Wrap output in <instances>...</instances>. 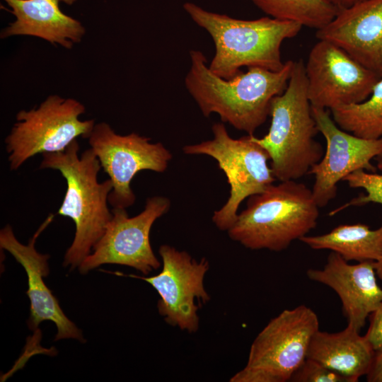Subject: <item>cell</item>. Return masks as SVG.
<instances>
[{
    "label": "cell",
    "instance_id": "1",
    "mask_svg": "<svg viewBox=\"0 0 382 382\" xmlns=\"http://www.w3.org/2000/svg\"><path fill=\"white\" fill-rule=\"evenodd\" d=\"M190 57L185 86L202 115L217 114L223 123L249 135L266 121L272 98L286 89L294 65L288 60L279 71L248 67L226 79L209 69L201 51L191 50Z\"/></svg>",
    "mask_w": 382,
    "mask_h": 382
},
{
    "label": "cell",
    "instance_id": "2",
    "mask_svg": "<svg viewBox=\"0 0 382 382\" xmlns=\"http://www.w3.org/2000/svg\"><path fill=\"white\" fill-rule=\"evenodd\" d=\"M183 8L191 19L211 36L215 54L209 66L216 75L228 79L241 68L257 66L280 70L281 46L299 34L302 25L269 16L244 20L207 11L192 2Z\"/></svg>",
    "mask_w": 382,
    "mask_h": 382
},
{
    "label": "cell",
    "instance_id": "3",
    "mask_svg": "<svg viewBox=\"0 0 382 382\" xmlns=\"http://www.w3.org/2000/svg\"><path fill=\"white\" fill-rule=\"evenodd\" d=\"M76 139L64 150L42 154L40 169L59 170L66 182V191L57 214L73 220L76 231L73 242L65 253L63 266L79 267L91 254L112 217L108 207L112 190L110 179L98 180L101 166L90 148L79 156Z\"/></svg>",
    "mask_w": 382,
    "mask_h": 382
},
{
    "label": "cell",
    "instance_id": "4",
    "mask_svg": "<svg viewBox=\"0 0 382 382\" xmlns=\"http://www.w3.org/2000/svg\"><path fill=\"white\" fill-rule=\"evenodd\" d=\"M270 116L267 134L251 138L268 154L276 180H296L308 173L324 154L315 139L319 130L311 111L302 60L294 62L286 89L272 98Z\"/></svg>",
    "mask_w": 382,
    "mask_h": 382
},
{
    "label": "cell",
    "instance_id": "5",
    "mask_svg": "<svg viewBox=\"0 0 382 382\" xmlns=\"http://www.w3.org/2000/svg\"><path fill=\"white\" fill-rule=\"evenodd\" d=\"M318 216L312 190L296 180L280 181L249 197L227 232L246 248L278 252L306 236L316 226Z\"/></svg>",
    "mask_w": 382,
    "mask_h": 382
},
{
    "label": "cell",
    "instance_id": "6",
    "mask_svg": "<svg viewBox=\"0 0 382 382\" xmlns=\"http://www.w3.org/2000/svg\"><path fill=\"white\" fill-rule=\"evenodd\" d=\"M319 330L316 313L305 305L272 318L253 340L246 365L230 382H286L307 358Z\"/></svg>",
    "mask_w": 382,
    "mask_h": 382
},
{
    "label": "cell",
    "instance_id": "7",
    "mask_svg": "<svg viewBox=\"0 0 382 382\" xmlns=\"http://www.w3.org/2000/svg\"><path fill=\"white\" fill-rule=\"evenodd\" d=\"M213 138L199 144L185 145L183 151L188 155H207L217 162L230 186L226 203L214 212L212 221L221 231H228L235 223L241 202L264 192L276 180L267 161V151L255 142L251 135L231 137L221 122L212 127Z\"/></svg>",
    "mask_w": 382,
    "mask_h": 382
},
{
    "label": "cell",
    "instance_id": "8",
    "mask_svg": "<svg viewBox=\"0 0 382 382\" xmlns=\"http://www.w3.org/2000/svg\"><path fill=\"white\" fill-rule=\"evenodd\" d=\"M85 110L75 99L52 95L37 108L19 111L5 139L10 169L17 170L36 154L62 151L79 137L88 139L96 124L79 120Z\"/></svg>",
    "mask_w": 382,
    "mask_h": 382
},
{
    "label": "cell",
    "instance_id": "9",
    "mask_svg": "<svg viewBox=\"0 0 382 382\" xmlns=\"http://www.w3.org/2000/svg\"><path fill=\"white\" fill-rule=\"evenodd\" d=\"M88 139L112 182L108 202L113 208L134 204L136 196L130 183L139 171L163 173L173 158L162 143H151L149 138L135 132L120 135L106 122L96 124Z\"/></svg>",
    "mask_w": 382,
    "mask_h": 382
},
{
    "label": "cell",
    "instance_id": "10",
    "mask_svg": "<svg viewBox=\"0 0 382 382\" xmlns=\"http://www.w3.org/2000/svg\"><path fill=\"white\" fill-rule=\"evenodd\" d=\"M170 207L168 197L153 196L147 198L143 211L133 217L125 208H113L103 235L79 266V272L86 274L104 264L131 267L144 275L158 269L161 262L152 250L150 232L154 223Z\"/></svg>",
    "mask_w": 382,
    "mask_h": 382
},
{
    "label": "cell",
    "instance_id": "11",
    "mask_svg": "<svg viewBox=\"0 0 382 382\" xmlns=\"http://www.w3.org/2000/svg\"><path fill=\"white\" fill-rule=\"evenodd\" d=\"M158 253L163 268L156 275L115 274L148 282L160 296L157 308L165 321L190 333L195 332L199 328L197 311L200 307L196 301L202 305L210 300L204 286L209 261L203 257L198 262L187 252L166 244L160 246Z\"/></svg>",
    "mask_w": 382,
    "mask_h": 382
},
{
    "label": "cell",
    "instance_id": "12",
    "mask_svg": "<svg viewBox=\"0 0 382 382\" xmlns=\"http://www.w3.org/2000/svg\"><path fill=\"white\" fill-rule=\"evenodd\" d=\"M318 40L305 64L311 106L330 110L367 99L381 76L335 44Z\"/></svg>",
    "mask_w": 382,
    "mask_h": 382
},
{
    "label": "cell",
    "instance_id": "13",
    "mask_svg": "<svg viewBox=\"0 0 382 382\" xmlns=\"http://www.w3.org/2000/svg\"><path fill=\"white\" fill-rule=\"evenodd\" d=\"M311 111L326 141L323 158L308 172L315 178L312 192L320 208L336 197L337 183L349 174L358 170L376 172L371 161L382 160V137H357L339 127L329 110L311 106Z\"/></svg>",
    "mask_w": 382,
    "mask_h": 382
},
{
    "label": "cell",
    "instance_id": "14",
    "mask_svg": "<svg viewBox=\"0 0 382 382\" xmlns=\"http://www.w3.org/2000/svg\"><path fill=\"white\" fill-rule=\"evenodd\" d=\"M53 217L54 215L50 214L45 219L27 245L19 242L11 226L6 225L0 231V247L9 252L26 272L28 284L26 294L30 301L29 328L35 330L42 321L51 320L57 328L55 341L72 338L84 342L81 331L64 313L57 299L43 281L50 272V255L39 253L35 248L37 237Z\"/></svg>",
    "mask_w": 382,
    "mask_h": 382
},
{
    "label": "cell",
    "instance_id": "15",
    "mask_svg": "<svg viewBox=\"0 0 382 382\" xmlns=\"http://www.w3.org/2000/svg\"><path fill=\"white\" fill-rule=\"evenodd\" d=\"M316 36L382 76V0H363L339 9Z\"/></svg>",
    "mask_w": 382,
    "mask_h": 382
},
{
    "label": "cell",
    "instance_id": "16",
    "mask_svg": "<svg viewBox=\"0 0 382 382\" xmlns=\"http://www.w3.org/2000/svg\"><path fill=\"white\" fill-rule=\"evenodd\" d=\"M308 277L333 289L342 303V312L349 325L357 331L382 301V289L376 278L374 262L350 265L332 251L322 270L309 269Z\"/></svg>",
    "mask_w": 382,
    "mask_h": 382
},
{
    "label": "cell",
    "instance_id": "17",
    "mask_svg": "<svg viewBox=\"0 0 382 382\" xmlns=\"http://www.w3.org/2000/svg\"><path fill=\"white\" fill-rule=\"evenodd\" d=\"M4 1L16 20L1 30V38L30 35L71 49L86 33L80 21L62 11L59 0Z\"/></svg>",
    "mask_w": 382,
    "mask_h": 382
},
{
    "label": "cell",
    "instance_id": "18",
    "mask_svg": "<svg viewBox=\"0 0 382 382\" xmlns=\"http://www.w3.org/2000/svg\"><path fill=\"white\" fill-rule=\"evenodd\" d=\"M376 352L365 336L347 325L338 332H322L313 335L307 358L335 371L349 382H357L369 372Z\"/></svg>",
    "mask_w": 382,
    "mask_h": 382
},
{
    "label": "cell",
    "instance_id": "19",
    "mask_svg": "<svg viewBox=\"0 0 382 382\" xmlns=\"http://www.w3.org/2000/svg\"><path fill=\"white\" fill-rule=\"evenodd\" d=\"M299 241L314 250H330L346 261L378 260L382 255V225L371 230L363 224H342L318 236H305Z\"/></svg>",
    "mask_w": 382,
    "mask_h": 382
},
{
    "label": "cell",
    "instance_id": "20",
    "mask_svg": "<svg viewBox=\"0 0 382 382\" xmlns=\"http://www.w3.org/2000/svg\"><path fill=\"white\" fill-rule=\"evenodd\" d=\"M330 111L343 130L365 139L382 137V76L367 99Z\"/></svg>",
    "mask_w": 382,
    "mask_h": 382
},
{
    "label": "cell",
    "instance_id": "21",
    "mask_svg": "<svg viewBox=\"0 0 382 382\" xmlns=\"http://www.w3.org/2000/svg\"><path fill=\"white\" fill-rule=\"evenodd\" d=\"M269 17L318 30L328 24L338 8L325 0H251Z\"/></svg>",
    "mask_w": 382,
    "mask_h": 382
},
{
    "label": "cell",
    "instance_id": "22",
    "mask_svg": "<svg viewBox=\"0 0 382 382\" xmlns=\"http://www.w3.org/2000/svg\"><path fill=\"white\" fill-rule=\"evenodd\" d=\"M377 168L382 170V160H378ZM343 180L347 181L350 187L364 189L366 195H359L340 208L331 211L330 216L350 206H361L370 202L382 204V174L358 170L347 175Z\"/></svg>",
    "mask_w": 382,
    "mask_h": 382
},
{
    "label": "cell",
    "instance_id": "23",
    "mask_svg": "<svg viewBox=\"0 0 382 382\" xmlns=\"http://www.w3.org/2000/svg\"><path fill=\"white\" fill-rule=\"evenodd\" d=\"M294 382H349V380L320 363L306 358L292 375Z\"/></svg>",
    "mask_w": 382,
    "mask_h": 382
},
{
    "label": "cell",
    "instance_id": "24",
    "mask_svg": "<svg viewBox=\"0 0 382 382\" xmlns=\"http://www.w3.org/2000/svg\"><path fill=\"white\" fill-rule=\"evenodd\" d=\"M369 316L370 324L364 336L376 352L382 349V301Z\"/></svg>",
    "mask_w": 382,
    "mask_h": 382
},
{
    "label": "cell",
    "instance_id": "25",
    "mask_svg": "<svg viewBox=\"0 0 382 382\" xmlns=\"http://www.w3.org/2000/svg\"><path fill=\"white\" fill-rule=\"evenodd\" d=\"M368 382H382V349L376 352L369 372L366 374Z\"/></svg>",
    "mask_w": 382,
    "mask_h": 382
},
{
    "label": "cell",
    "instance_id": "26",
    "mask_svg": "<svg viewBox=\"0 0 382 382\" xmlns=\"http://www.w3.org/2000/svg\"><path fill=\"white\" fill-rule=\"evenodd\" d=\"M338 9L347 8L363 0H325Z\"/></svg>",
    "mask_w": 382,
    "mask_h": 382
},
{
    "label": "cell",
    "instance_id": "27",
    "mask_svg": "<svg viewBox=\"0 0 382 382\" xmlns=\"http://www.w3.org/2000/svg\"><path fill=\"white\" fill-rule=\"evenodd\" d=\"M374 267L376 276L380 279H382V255L380 257V258L378 260L374 262Z\"/></svg>",
    "mask_w": 382,
    "mask_h": 382
},
{
    "label": "cell",
    "instance_id": "28",
    "mask_svg": "<svg viewBox=\"0 0 382 382\" xmlns=\"http://www.w3.org/2000/svg\"><path fill=\"white\" fill-rule=\"evenodd\" d=\"M76 1L77 0H59L60 2L65 3V4H68V5H71Z\"/></svg>",
    "mask_w": 382,
    "mask_h": 382
}]
</instances>
